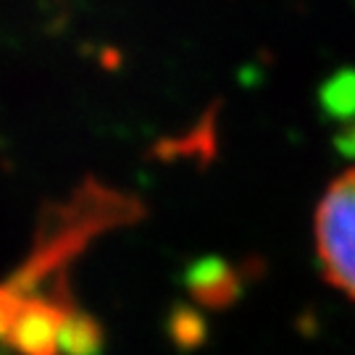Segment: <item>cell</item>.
<instances>
[{
  "mask_svg": "<svg viewBox=\"0 0 355 355\" xmlns=\"http://www.w3.org/2000/svg\"><path fill=\"white\" fill-rule=\"evenodd\" d=\"M313 245L327 284L355 300V166L321 195L313 216Z\"/></svg>",
  "mask_w": 355,
  "mask_h": 355,
  "instance_id": "6da1fadb",
  "label": "cell"
}]
</instances>
